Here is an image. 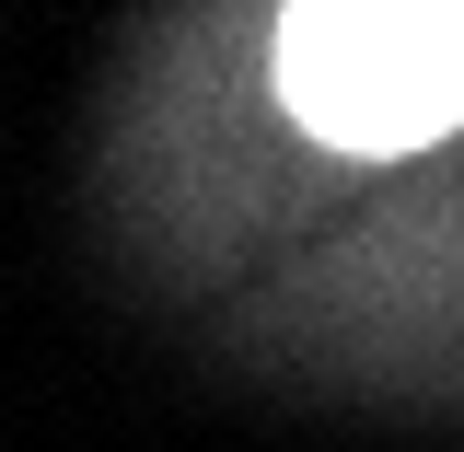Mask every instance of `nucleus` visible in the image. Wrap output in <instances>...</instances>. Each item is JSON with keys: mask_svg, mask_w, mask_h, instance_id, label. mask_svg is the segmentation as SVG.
I'll return each mask as SVG.
<instances>
[{"mask_svg": "<svg viewBox=\"0 0 464 452\" xmlns=\"http://www.w3.org/2000/svg\"><path fill=\"white\" fill-rule=\"evenodd\" d=\"M279 128L337 163H418L464 128V0H290L256 24Z\"/></svg>", "mask_w": 464, "mask_h": 452, "instance_id": "f257e3e1", "label": "nucleus"}]
</instances>
